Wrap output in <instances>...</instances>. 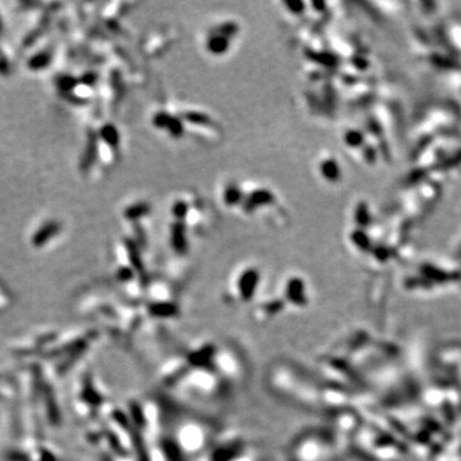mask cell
Wrapping results in <instances>:
<instances>
[{
    "label": "cell",
    "mask_w": 461,
    "mask_h": 461,
    "mask_svg": "<svg viewBox=\"0 0 461 461\" xmlns=\"http://www.w3.org/2000/svg\"><path fill=\"white\" fill-rule=\"evenodd\" d=\"M375 255H377V258L380 259V260H385V259L388 258L390 253H388V250L386 248H379L375 250Z\"/></svg>",
    "instance_id": "cell-19"
},
{
    "label": "cell",
    "mask_w": 461,
    "mask_h": 461,
    "mask_svg": "<svg viewBox=\"0 0 461 461\" xmlns=\"http://www.w3.org/2000/svg\"><path fill=\"white\" fill-rule=\"evenodd\" d=\"M343 141L351 149H359V147L364 145L365 137H364L363 132L359 131V129H347L345 135H343Z\"/></svg>",
    "instance_id": "cell-9"
},
{
    "label": "cell",
    "mask_w": 461,
    "mask_h": 461,
    "mask_svg": "<svg viewBox=\"0 0 461 461\" xmlns=\"http://www.w3.org/2000/svg\"><path fill=\"white\" fill-rule=\"evenodd\" d=\"M425 175H427V173H425L424 169H415V171H414L413 173L409 176L408 183H410V185H415V183H418L419 181H422L423 178L425 177Z\"/></svg>",
    "instance_id": "cell-16"
},
{
    "label": "cell",
    "mask_w": 461,
    "mask_h": 461,
    "mask_svg": "<svg viewBox=\"0 0 461 461\" xmlns=\"http://www.w3.org/2000/svg\"><path fill=\"white\" fill-rule=\"evenodd\" d=\"M364 158H365V161L368 163H374V162L377 161V151L374 150V147L366 146L364 149Z\"/></svg>",
    "instance_id": "cell-18"
},
{
    "label": "cell",
    "mask_w": 461,
    "mask_h": 461,
    "mask_svg": "<svg viewBox=\"0 0 461 461\" xmlns=\"http://www.w3.org/2000/svg\"><path fill=\"white\" fill-rule=\"evenodd\" d=\"M457 258H461V246H460V249H458V251H457Z\"/></svg>",
    "instance_id": "cell-20"
},
{
    "label": "cell",
    "mask_w": 461,
    "mask_h": 461,
    "mask_svg": "<svg viewBox=\"0 0 461 461\" xmlns=\"http://www.w3.org/2000/svg\"><path fill=\"white\" fill-rule=\"evenodd\" d=\"M223 203L227 206H237L239 204L244 203L245 194L239 185L236 183H228L223 190Z\"/></svg>",
    "instance_id": "cell-6"
},
{
    "label": "cell",
    "mask_w": 461,
    "mask_h": 461,
    "mask_svg": "<svg viewBox=\"0 0 461 461\" xmlns=\"http://www.w3.org/2000/svg\"><path fill=\"white\" fill-rule=\"evenodd\" d=\"M354 219L355 223L357 224V228H360V229H364V228L369 227V224H370V210H369V206L365 203H363V201L357 204L356 208H355Z\"/></svg>",
    "instance_id": "cell-7"
},
{
    "label": "cell",
    "mask_w": 461,
    "mask_h": 461,
    "mask_svg": "<svg viewBox=\"0 0 461 461\" xmlns=\"http://www.w3.org/2000/svg\"><path fill=\"white\" fill-rule=\"evenodd\" d=\"M350 236H351V241L356 245L360 250L369 251L371 249V241L364 229L356 228V229L352 231Z\"/></svg>",
    "instance_id": "cell-10"
},
{
    "label": "cell",
    "mask_w": 461,
    "mask_h": 461,
    "mask_svg": "<svg viewBox=\"0 0 461 461\" xmlns=\"http://www.w3.org/2000/svg\"><path fill=\"white\" fill-rule=\"evenodd\" d=\"M172 118V114H169L168 112L166 110H159V112L154 113L152 115V126L157 127L158 129H162V131H166L167 126H168L169 121Z\"/></svg>",
    "instance_id": "cell-12"
},
{
    "label": "cell",
    "mask_w": 461,
    "mask_h": 461,
    "mask_svg": "<svg viewBox=\"0 0 461 461\" xmlns=\"http://www.w3.org/2000/svg\"><path fill=\"white\" fill-rule=\"evenodd\" d=\"M231 37L219 31L217 27L209 32L205 40V50L214 56H222L228 53L231 48Z\"/></svg>",
    "instance_id": "cell-1"
},
{
    "label": "cell",
    "mask_w": 461,
    "mask_h": 461,
    "mask_svg": "<svg viewBox=\"0 0 461 461\" xmlns=\"http://www.w3.org/2000/svg\"><path fill=\"white\" fill-rule=\"evenodd\" d=\"M284 7H286L291 13L296 14V16H300V14L304 12L305 3H302V2H287V3H284Z\"/></svg>",
    "instance_id": "cell-15"
},
{
    "label": "cell",
    "mask_w": 461,
    "mask_h": 461,
    "mask_svg": "<svg viewBox=\"0 0 461 461\" xmlns=\"http://www.w3.org/2000/svg\"><path fill=\"white\" fill-rule=\"evenodd\" d=\"M171 214L176 222H185L190 214L189 203L183 199H177L171 206Z\"/></svg>",
    "instance_id": "cell-8"
},
{
    "label": "cell",
    "mask_w": 461,
    "mask_h": 461,
    "mask_svg": "<svg viewBox=\"0 0 461 461\" xmlns=\"http://www.w3.org/2000/svg\"><path fill=\"white\" fill-rule=\"evenodd\" d=\"M171 242L176 250H185L187 248V231L185 222H173L171 225Z\"/></svg>",
    "instance_id": "cell-4"
},
{
    "label": "cell",
    "mask_w": 461,
    "mask_h": 461,
    "mask_svg": "<svg viewBox=\"0 0 461 461\" xmlns=\"http://www.w3.org/2000/svg\"><path fill=\"white\" fill-rule=\"evenodd\" d=\"M430 59H432V63H433L434 65H437L438 68H443V69H457V68H460V65H458L455 60L448 59L446 56L434 54V55H432Z\"/></svg>",
    "instance_id": "cell-13"
},
{
    "label": "cell",
    "mask_w": 461,
    "mask_h": 461,
    "mask_svg": "<svg viewBox=\"0 0 461 461\" xmlns=\"http://www.w3.org/2000/svg\"><path fill=\"white\" fill-rule=\"evenodd\" d=\"M318 171L319 173H321V177L323 178L324 181L331 183L338 182V181L341 180V176H342L340 163L331 157L323 158V159L319 162Z\"/></svg>",
    "instance_id": "cell-3"
},
{
    "label": "cell",
    "mask_w": 461,
    "mask_h": 461,
    "mask_svg": "<svg viewBox=\"0 0 461 461\" xmlns=\"http://www.w3.org/2000/svg\"><path fill=\"white\" fill-rule=\"evenodd\" d=\"M166 131L168 132V135L172 138H181L185 135V123L182 119L177 115H172L171 121H169L168 126H167Z\"/></svg>",
    "instance_id": "cell-11"
},
{
    "label": "cell",
    "mask_w": 461,
    "mask_h": 461,
    "mask_svg": "<svg viewBox=\"0 0 461 461\" xmlns=\"http://www.w3.org/2000/svg\"><path fill=\"white\" fill-rule=\"evenodd\" d=\"M274 200H276V197H274L272 191L260 187V189H255L254 191H251L248 196L245 195L244 203L242 204H244L245 210L248 209V211H253L258 206H265L268 204L274 203Z\"/></svg>",
    "instance_id": "cell-2"
},
{
    "label": "cell",
    "mask_w": 461,
    "mask_h": 461,
    "mask_svg": "<svg viewBox=\"0 0 461 461\" xmlns=\"http://www.w3.org/2000/svg\"><path fill=\"white\" fill-rule=\"evenodd\" d=\"M406 284L410 286V288H415V287H418V286L428 287L429 284L432 286V283H429V281H428L427 278H410L408 282H406Z\"/></svg>",
    "instance_id": "cell-17"
},
{
    "label": "cell",
    "mask_w": 461,
    "mask_h": 461,
    "mask_svg": "<svg viewBox=\"0 0 461 461\" xmlns=\"http://www.w3.org/2000/svg\"><path fill=\"white\" fill-rule=\"evenodd\" d=\"M422 273L424 274V278H427L428 281H434V282H447L457 279L460 277L458 273H446L444 270L438 269V268L433 267V265H423Z\"/></svg>",
    "instance_id": "cell-5"
},
{
    "label": "cell",
    "mask_w": 461,
    "mask_h": 461,
    "mask_svg": "<svg viewBox=\"0 0 461 461\" xmlns=\"http://www.w3.org/2000/svg\"><path fill=\"white\" fill-rule=\"evenodd\" d=\"M458 164H461V151L457 152L456 155H453V157L448 158V159H446V161L442 162V163L438 166V168L439 169H450V168H455V167H457Z\"/></svg>",
    "instance_id": "cell-14"
}]
</instances>
